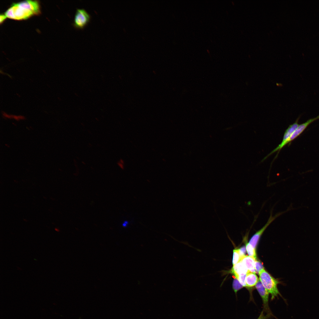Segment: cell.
Segmentation results:
<instances>
[{
	"instance_id": "obj_12",
	"label": "cell",
	"mask_w": 319,
	"mask_h": 319,
	"mask_svg": "<svg viewBox=\"0 0 319 319\" xmlns=\"http://www.w3.org/2000/svg\"><path fill=\"white\" fill-rule=\"evenodd\" d=\"M246 248L248 256L256 259V254L255 248L249 243H247Z\"/></svg>"
},
{
	"instance_id": "obj_6",
	"label": "cell",
	"mask_w": 319,
	"mask_h": 319,
	"mask_svg": "<svg viewBox=\"0 0 319 319\" xmlns=\"http://www.w3.org/2000/svg\"><path fill=\"white\" fill-rule=\"evenodd\" d=\"M255 287L262 299L265 311L270 314L271 313L268 306L269 293L263 287L259 279Z\"/></svg>"
},
{
	"instance_id": "obj_2",
	"label": "cell",
	"mask_w": 319,
	"mask_h": 319,
	"mask_svg": "<svg viewBox=\"0 0 319 319\" xmlns=\"http://www.w3.org/2000/svg\"><path fill=\"white\" fill-rule=\"evenodd\" d=\"M259 279L262 285L271 295L273 300L278 295H280L277 285L279 281L273 278L264 269L259 274Z\"/></svg>"
},
{
	"instance_id": "obj_3",
	"label": "cell",
	"mask_w": 319,
	"mask_h": 319,
	"mask_svg": "<svg viewBox=\"0 0 319 319\" xmlns=\"http://www.w3.org/2000/svg\"><path fill=\"white\" fill-rule=\"evenodd\" d=\"M90 14L83 8L77 9L74 15L73 26L77 29H82L89 22Z\"/></svg>"
},
{
	"instance_id": "obj_9",
	"label": "cell",
	"mask_w": 319,
	"mask_h": 319,
	"mask_svg": "<svg viewBox=\"0 0 319 319\" xmlns=\"http://www.w3.org/2000/svg\"><path fill=\"white\" fill-rule=\"evenodd\" d=\"M233 266L232 271L235 277L238 275L245 274L250 272L241 261Z\"/></svg>"
},
{
	"instance_id": "obj_7",
	"label": "cell",
	"mask_w": 319,
	"mask_h": 319,
	"mask_svg": "<svg viewBox=\"0 0 319 319\" xmlns=\"http://www.w3.org/2000/svg\"><path fill=\"white\" fill-rule=\"evenodd\" d=\"M319 119V115L315 117L308 120L304 123L299 125L291 136L288 141V143H289L296 138L300 135L308 125L312 123Z\"/></svg>"
},
{
	"instance_id": "obj_19",
	"label": "cell",
	"mask_w": 319,
	"mask_h": 319,
	"mask_svg": "<svg viewBox=\"0 0 319 319\" xmlns=\"http://www.w3.org/2000/svg\"><path fill=\"white\" fill-rule=\"evenodd\" d=\"M127 224H128V222L127 221H125L123 224V226L124 227H126L127 226Z\"/></svg>"
},
{
	"instance_id": "obj_14",
	"label": "cell",
	"mask_w": 319,
	"mask_h": 319,
	"mask_svg": "<svg viewBox=\"0 0 319 319\" xmlns=\"http://www.w3.org/2000/svg\"><path fill=\"white\" fill-rule=\"evenodd\" d=\"M255 268L258 274L264 269V267L260 261L255 260Z\"/></svg>"
},
{
	"instance_id": "obj_18",
	"label": "cell",
	"mask_w": 319,
	"mask_h": 319,
	"mask_svg": "<svg viewBox=\"0 0 319 319\" xmlns=\"http://www.w3.org/2000/svg\"><path fill=\"white\" fill-rule=\"evenodd\" d=\"M268 316V315L266 316H264L263 314V312H262L258 319H266Z\"/></svg>"
},
{
	"instance_id": "obj_4",
	"label": "cell",
	"mask_w": 319,
	"mask_h": 319,
	"mask_svg": "<svg viewBox=\"0 0 319 319\" xmlns=\"http://www.w3.org/2000/svg\"><path fill=\"white\" fill-rule=\"evenodd\" d=\"M298 120H297L294 123L290 125L288 128L286 130L283 136V140L281 143L279 144L275 149H274L269 154L266 156L262 160L264 161L268 157L273 154L274 152L278 151L279 152L280 150L285 145L288 144V141L291 136L299 126L298 123Z\"/></svg>"
},
{
	"instance_id": "obj_10",
	"label": "cell",
	"mask_w": 319,
	"mask_h": 319,
	"mask_svg": "<svg viewBox=\"0 0 319 319\" xmlns=\"http://www.w3.org/2000/svg\"><path fill=\"white\" fill-rule=\"evenodd\" d=\"M258 280L257 276L255 273L249 272L247 274L245 283L247 287H252L255 285Z\"/></svg>"
},
{
	"instance_id": "obj_5",
	"label": "cell",
	"mask_w": 319,
	"mask_h": 319,
	"mask_svg": "<svg viewBox=\"0 0 319 319\" xmlns=\"http://www.w3.org/2000/svg\"><path fill=\"white\" fill-rule=\"evenodd\" d=\"M282 214V212L277 213L273 216L272 213H271L270 216L266 224L261 229L257 231L252 237L249 241V243L255 248L256 249L257 244L260 238L268 227L277 217Z\"/></svg>"
},
{
	"instance_id": "obj_11",
	"label": "cell",
	"mask_w": 319,
	"mask_h": 319,
	"mask_svg": "<svg viewBox=\"0 0 319 319\" xmlns=\"http://www.w3.org/2000/svg\"><path fill=\"white\" fill-rule=\"evenodd\" d=\"M242 257L239 251V249H234L233 250L232 263L233 265L240 262Z\"/></svg>"
},
{
	"instance_id": "obj_13",
	"label": "cell",
	"mask_w": 319,
	"mask_h": 319,
	"mask_svg": "<svg viewBox=\"0 0 319 319\" xmlns=\"http://www.w3.org/2000/svg\"><path fill=\"white\" fill-rule=\"evenodd\" d=\"M233 289L235 293L243 287L237 278L234 279L232 284Z\"/></svg>"
},
{
	"instance_id": "obj_8",
	"label": "cell",
	"mask_w": 319,
	"mask_h": 319,
	"mask_svg": "<svg viewBox=\"0 0 319 319\" xmlns=\"http://www.w3.org/2000/svg\"><path fill=\"white\" fill-rule=\"evenodd\" d=\"M256 259L253 257L245 255L242 258L240 261L244 264L250 272L255 274L256 271L255 268V262Z\"/></svg>"
},
{
	"instance_id": "obj_17",
	"label": "cell",
	"mask_w": 319,
	"mask_h": 319,
	"mask_svg": "<svg viewBox=\"0 0 319 319\" xmlns=\"http://www.w3.org/2000/svg\"><path fill=\"white\" fill-rule=\"evenodd\" d=\"M6 17L5 14H1L0 16V22L1 24L6 18Z\"/></svg>"
},
{
	"instance_id": "obj_1",
	"label": "cell",
	"mask_w": 319,
	"mask_h": 319,
	"mask_svg": "<svg viewBox=\"0 0 319 319\" xmlns=\"http://www.w3.org/2000/svg\"><path fill=\"white\" fill-rule=\"evenodd\" d=\"M4 14L7 17L18 20L26 19L34 15L23 1L13 4Z\"/></svg>"
},
{
	"instance_id": "obj_15",
	"label": "cell",
	"mask_w": 319,
	"mask_h": 319,
	"mask_svg": "<svg viewBox=\"0 0 319 319\" xmlns=\"http://www.w3.org/2000/svg\"><path fill=\"white\" fill-rule=\"evenodd\" d=\"M247 274L242 275H240L237 276L236 277L240 283L243 287H247L245 283V278Z\"/></svg>"
},
{
	"instance_id": "obj_16",
	"label": "cell",
	"mask_w": 319,
	"mask_h": 319,
	"mask_svg": "<svg viewBox=\"0 0 319 319\" xmlns=\"http://www.w3.org/2000/svg\"><path fill=\"white\" fill-rule=\"evenodd\" d=\"M246 248L245 247L243 246L239 249L240 253L242 257L245 255V254L246 252Z\"/></svg>"
}]
</instances>
